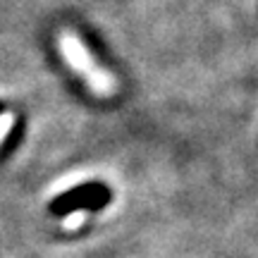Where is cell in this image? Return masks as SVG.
I'll list each match as a JSON object with an SVG mask.
<instances>
[{
	"mask_svg": "<svg viewBox=\"0 0 258 258\" xmlns=\"http://www.w3.org/2000/svg\"><path fill=\"white\" fill-rule=\"evenodd\" d=\"M57 48H60V53H62V60L82 77L84 82L89 84V89H91L96 96L108 98V96L115 93V89H117L115 77H112L108 70H103L101 64L93 60L91 50L84 46L82 38L77 36L74 31L62 29V31L57 34Z\"/></svg>",
	"mask_w": 258,
	"mask_h": 258,
	"instance_id": "cell-1",
	"label": "cell"
},
{
	"mask_svg": "<svg viewBox=\"0 0 258 258\" xmlns=\"http://www.w3.org/2000/svg\"><path fill=\"white\" fill-rule=\"evenodd\" d=\"M86 220V213L84 211H74V213H70V215H67V218H64L62 220V230H79V225H82V222Z\"/></svg>",
	"mask_w": 258,
	"mask_h": 258,
	"instance_id": "cell-2",
	"label": "cell"
},
{
	"mask_svg": "<svg viewBox=\"0 0 258 258\" xmlns=\"http://www.w3.org/2000/svg\"><path fill=\"white\" fill-rule=\"evenodd\" d=\"M12 127H15V115H12V112H3V115H0V144L5 141V137L10 134Z\"/></svg>",
	"mask_w": 258,
	"mask_h": 258,
	"instance_id": "cell-3",
	"label": "cell"
}]
</instances>
